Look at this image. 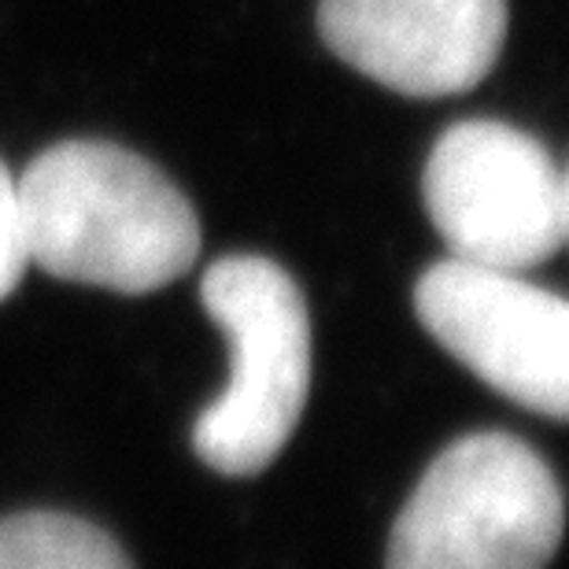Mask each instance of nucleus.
Instances as JSON below:
<instances>
[{
  "instance_id": "obj_1",
  "label": "nucleus",
  "mask_w": 569,
  "mask_h": 569,
  "mask_svg": "<svg viewBox=\"0 0 569 569\" xmlns=\"http://www.w3.org/2000/svg\"><path fill=\"white\" fill-rule=\"evenodd\" d=\"M27 256L44 274L144 296L200 256V219L156 163L111 141H60L16 178Z\"/></svg>"
},
{
  "instance_id": "obj_2",
  "label": "nucleus",
  "mask_w": 569,
  "mask_h": 569,
  "mask_svg": "<svg viewBox=\"0 0 569 569\" xmlns=\"http://www.w3.org/2000/svg\"><path fill=\"white\" fill-rule=\"evenodd\" d=\"M230 345V381L192 426V451L222 477H256L284 451L311 389V318L300 284L267 256H226L200 281Z\"/></svg>"
},
{
  "instance_id": "obj_3",
  "label": "nucleus",
  "mask_w": 569,
  "mask_h": 569,
  "mask_svg": "<svg viewBox=\"0 0 569 569\" xmlns=\"http://www.w3.org/2000/svg\"><path fill=\"white\" fill-rule=\"evenodd\" d=\"M562 521V488L526 440L470 432L415 485L385 569H548Z\"/></svg>"
},
{
  "instance_id": "obj_4",
  "label": "nucleus",
  "mask_w": 569,
  "mask_h": 569,
  "mask_svg": "<svg viewBox=\"0 0 569 569\" xmlns=\"http://www.w3.org/2000/svg\"><path fill=\"white\" fill-rule=\"evenodd\" d=\"M422 197L451 259L529 270L566 244V174L532 133L466 119L432 144Z\"/></svg>"
},
{
  "instance_id": "obj_5",
  "label": "nucleus",
  "mask_w": 569,
  "mask_h": 569,
  "mask_svg": "<svg viewBox=\"0 0 569 569\" xmlns=\"http://www.w3.org/2000/svg\"><path fill=\"white\" fill-rule=\"evenodd\" d=\"M422 326L488 389L562 422L569 411V307L515 270L440 259L415 284Z\"/></svg>"
},
{
  "instance_id": "obj_6",
  "label": "nucleus",
  "mask_w": 569,
  "mask_h": 569,
  "mask_svg": "<svg viewBox=\"0 0 569 569\" xmlns=\"http://www.w3.org/2000/svg\"><path fill=\"white\" fill-rule=\"evenodd\" d=\"M318 33L351 71L440 100L481 86L507 41V0H318Z\"/></svg>"
},
{
  "instance_id": "obj_7",
  "label": "nucleus",
  "mask_w": 569,
  "mask_h": 569,
  "mask_svg": "<svg viewBox=\"0 0 569 569\" xmlns=\"http://www.w3.org/2000/svg\"><path fill=\"white\" fill-rule=\"evenodd\" d=\"M0 569H133L100 526L56 510L0 518Z\"/></svg>"
},
{
  "instance_id": "obj_8",
  "label": "nucleus",
  "mask_w": 569,
  "mask_h": 569,
  "mask_svg": "<svg viewBox=\"0 0 569 569\" xmlns=\"http://www.w3.org/2000/svg\"><path fill=\"white\" fill-rule=\"evenodd\" d=\"M27 270H30V256H27V241H22L16 178H11V170L0 159V303L19 289Z\"/></svg>"
}]
</instances>
